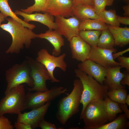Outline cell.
I'll return each mask as SVG.
<instances>
[{
	"label": "cell",
	"mask_w": 129,
	"mask_h": 129,
	"mask_svg": "<svg viewBox=\"0 0 129 129\" xmlns=\"http://www.w3.org/2000/svg\"><path fill=\"white\" fill-rule=\"evenodd\" d=\"M114 0H94V7L96 13L99 15L104 10L106 6L112 5Z\"/></svg>",
	"instance_id": "30"
},
{
	"label": "cell",
	"mask_w": 129,
	"mask_h": 129,
	"mask_svg": "<svg viewBox=\"0 0 129 129\" xmlns=\"http://www.w3.org/2000/svg\"><path fill=\"white\" fill-rule=\"evenodd\" d=\"M8 1V0H0V11L5 18L10 16L32 30L36 27L35 25L26 22L18 17L11 10Z\"/></svg>",
	"instance_id": "22"
},
{
	"label": "cell",
	"mask_w": 129,
	"mask_h": 129,
	"mask_svg": "<svg viewBox=\"0 0 129 129\" xmlns=\"http://www.w3.org/2000/svg\"><path fill=\"white\" fill-rule=\"evenodd\" d=\"M116 51V49H109L97 46H91L88 59L106 68L119 66V63L115 60L112 56L113 53Z\"/></svg>",
	"instance_id": "11"
},
{
	"label": "cell",
	"mask_w": 129,
	"mask_h": 129,
	"mask_svg": "<svg viewBox=\"0 0 129 129\" xmlns=\"http://www.w3.org/2000/svg\"><path fill=\"white\" fill-rule=\"evenodd\" d=\"M127 93L125 87L108 91L107 96L113 101L118 103L125 104Z\"/></svg>",
	"instance_id": "28"
},
{
	"label": "cell",
	"mask_w": 129,
	"mask_h": 129,
	"mask_svg": "<svg viewBox=\"0 0 129 129\" xmlns=\"http://www.w3.org/2000/svg\"><path fill=\"white\" fill-rule=\"evenodd\" d=\"M102 31L85 30L80 31L79 36L91 46H97Z\"/></svg>",
	"instance_id": "25"
},
{
	"label": "cell",
	"mask_w": 129,
	"mask_h": 129,
	"mask_svg": "<svg viewBox=\"0 0 129 129\" xmlns=\"http://www.w3.org/2000/svg\"><path fill=\"white\" fill-rule=\"evenodd\" d=\"M38 127L42 129H57L55 126L52 123L47 121L44 119L39 123Z\"/></svg>",
	"instance_id": "33"
},
{
	"label": "cell",
	"mask_w": 129,
	"mask_h": 129,
	"mask_svg": "<svg viewBox=\"0 0 129 129\" xmlns=\"http://www.w3.org/2000/svg\"><path fill=\"white\" fill-rule=\"evenodd\" d=\"M31 69L27 60L16 64L5 72V80L7 85L5 91L6 95L13 88L23 83L30 88L33 86V81L30 75Z\"/></svg>",
	"instance_id": "6"
},
{
	"label": "cell",
	"mask_w": 129,
	"mask_h": 129,
	"mask_svg": "<svg viewBox=\"0 0 129 129\" xmlns=\"http://www.w3.org/2000/svg\"><path fill=\"white\" fill-rule=\"evenodd\" d=\"M37 38L45 39L49 42L54 47L52 52V55L56 56L60 55L61 48L64 44V39L62 36L56 30H50L45 33L37 34Z\"/></svg>",
	"instance_id": "18"
},
{
	"label": "cell",
	"mask_w": 129,
	"mask_h": 129,
	"mask_svg": "<svg viewBox=\"0 0 129 129\" xmlns=\"http://www.w3.org/2000/svg\"><path fill=\"white\" fill-rule=\"evenodd\" d=\"M55 20L58 27L56 30L68 41L69 42L73 37L79 36L80 21L75 16H73L67 18L57 16L55 17Z\"/></svg>",
	"instance_id": "10"
},
{
	"label": "cell",
	"mask_w": 129,
	"mask_h": 129,
	"mask_svg": "<svg viewBox=\"0 0 129 129\" xmlns=\"http://www.w3.org/2000/svg\"><path fill=\"white\" fill-rule=\"evenodd\" d=\"M31 69L30 75L33 81V86L27 88L28 91L43 92L48 91L46 82L51 80L49 74L44 65L31 57H27L26 60Z\"/></svg>",
	"instance_id": "8"
},
{
	"label": "cell",
	"mask_w": 129,
	"mask_h": 129,
	"mask_svg": "<svg viewBox=\"0 0 129 129\" xmlns=\"http://www.w3.org/2000/svg\"><path fill=\"white\" fill-rule=\"evenodd\" d=\"M67 89L62 86H54L48 91L44 92L36 91L34 93L28 91L26 94L24 110L32 109L44 105L46 102H51L63 94L67 95Z\"/></svg>",
	"instance_id": "7"
},
{
	"label": "cell",
	"mask_w": 129,
	"mask_h": 129,
	"mask_svg": "<svg viewBox=\"0 0 129 129\" xmlns=\"http://www.w3.org/2000/svg\"><path fill=\"white\" fill-rule=\"evenodd\" d=\"M114 41L112 34L108 28L102 31L97 46L99 47L109 49H114Z\"/></svg>",
	"instance_id": "24"
},
{
	"label": "cell",
	"mask_w": 129,
	"mask_h": 129,
	"mask_svg": "<svg viewBox=\"0 0 129 129\" xmlns=\"http://www.w3.org/2000/svg\"><path fill=\"white\" fill-rule=\"evenodd\" d=\"M119 65L121 68H124L127 71H129V57L122 56L117 58Z\"/></svg>",
	"instance_id": "32"
},
{
	"label": "cell",
	"mask_w": 129,
	"mask_h": 129,
	"mask_svg": "<svg viewBox=\"0 0 129 129\" xmlns=\"http://www.w3.org/2000/svg\"><path fill=\"white\" fill-rule=\"evenodd\" d=\"M124 76L121 81L123 86L127 85L129 86V71L126 70L124 72Z\"/></svg>",
	"instance_id": "36"
},
{
	"label": "cell",
	"mask_w": 129,
	"mask_h": 129,
	"mask_svg": "<svg viewBox=\"0 0 129 129\" xmlns=\"http://www.w3.org/2000/svg\"><path fill=\"white\" fill-rule=\"evenodd\" d=\"M35 3L32 5L25 9H21V11L25 13L31 14L34 12H43L47 0H34Z\"/></svg>",
	"instance_id": "29"
},
{
	"label": "cell",
	"mask_w": 129,
	"mask_h": 129,
	"mask_svg": "<svg viewBox=\"0 0 129 129\" xmlns=\"http://www.w3.org/2000/svg\"><path fill=\"white\" fill-rule=\"evenodd\" d=\"M6 19L8 22L1 24L0 27L9 33L12 38L11 45L5 53L18 54L25 48H30L32 40L37 38V34L32 30L24 26L22 24L11 17Z\"/></svg>",
	"instance_id": "1"
},
{
	"label": "cell",
	"mask_w": 129,
	"mask_h": 129,
	"mask_svg": "<svg viewBox=\"0 0 129 129\" xmlns=\"http://www.w3.org/2000/svg\"><path fill=\"white\" fill-rule=\"evenodd\" d=\"M78 69L92 77L101 84H104L106 68L89 59L78 64Z\"/></svg>",
	"instance_id": "14"
},
{
	"label": "cell",
	"mask_w": 129,
	"mask_h": 129,
	"mask_svg": "<svg viewBox=\"0 0 129 129\" xmlns=\"http://www.w3.org/2000/svg\"><path fill=\"white\" fill-rule=\"evenodd\" d=\"M13 125L7 118L4 115L0 116V129H13Z\"/></svg>",
	"instance_id": "31"
},
{
	"label": "cell",
	"mask_w": 129,
	"mask_h": 129,
	"mask_svg": "<svg viewBox=\"0 0 129 129\" xmlns=\"http://www.w3.org/2000/svg\"><path fill=\"white\" fill-rule=\"evenodd\" d=\"M73 0H47L43 12L67 18L73 16Z\"/></svg>",
	"instance_id": "12"
},
{
	"label": "cell",
	"mask_w": 129,
	"mask_h": 129,
	"mask_svg": "<svg viewBox=\"0 0 129 129\" xmlns=\"http://www.w3.org/2000/svg\"><path fill=\"white\" fill-rule=\"evenodd\" d=\"M102 21L97 19H88L80 21L79 30H102L108 29V26Z\"/></svg>",
	"instance_id": "23"
},
{
	"label": "cell",
	"mask_w": 129,
	"mask_h": 129,
	"mask_svg": "<svg viewBox=\"0 0 129 129\" xmlns=\"http://www.w3.org/2000/svg\"><path fill=\"white\" fill-rule=\"evenodd\" d=\"M74 72L76 77L81 80L83 85L80 102L82 105L80 116V119H81L85 108L88 103L95 99H104L107 96L108 90L104 84H100L92 77L79 69H75Z\"/></svg>",
	"instance_id": "3"
},
{
	"label": "cell",
	"mask_w": 129,
	"mask_h": 129,
	"mask_svg": "<svg viewBox=\"0 0 129 129\" xmlns=\"http://www.w3.org/2000/svg\"><path fill=\"white\" fill-rule=\"evenodd\" d=\"M51 103V102H47L41 107L32 109L29 112L19 113L16 122L28 124L32 129L38 127L40 123L44 119L45 116Z\"/></svg>",
	"instance_id": "13"
},
{
	"label": "cell",
	"mask_w": 129,
	"mask_h": 129,
	"mask_svg": "<svg viewBox=\"0 0 129 129\" xmlns=\"http://www.w3.org/2000/svg\"><path fill=\"white\" fill-rule=\"evenodd\" d=\"M108 28L112 34L114 41V46L123 47L129 43V28L110 25Z\"/></svg>",
	"instance_id": "20"
},
{
	"label": "cell",
	"mask_w": 129,
	"mask_h": 129,
	"mask_svg": "<svg viewBox=\"0 0 129 129\" xmlns=\"http://www.w3.org/2000/svg\"><path fill=\"white\" fill-rule=\"evenodd\" d=\"M122 8L124 11L123 15L125 16H129V4L123 6Z\"/></svg>",
	"instance_id": "40"
},
{
	"label": "cell",
	"mask_w": 129,
	"mask_h": 129,
	"mask_svg": "<svg viewBox=\"0 0 129 129\" xmlns=\"http://www.w3.org/2000/svg\"><path fill=\"white\" fill-rule=\"evenodd\" d=\"M74 87L71 93L59 101L56 116L61 124H65L68 120L79 111L83 86L81 80L75 79Z\"/></svg>",
	"instance_id": "2"
},
{
	"label": "cell",
	"mask_w": 129,
	"mask_h": 129,
	"mask_svg": "<svg viewBox=\"0 0 129 129\" xmlns=\"http://www.w3.org/2000/svg\"><path fill=\"white\" fill-rule=\"evenodd\" d=\"M73 15L80 21L85 19H97L103 21L99 16L95 13L94 5L86 4L77 5L73 8Z\"/></svg>",
	"instance_id": "19"
},
{
	"label": "cell",
	"mask_w": 129,
	"mask_h": 129,
	"mask_svg": "<svg viewBox=\"0 0 129 129\" xmlns=\"http://www.w3.org/2000/svg\"><path fill=\"white\" fill-rule=\"evenodd\" d=\"M66 54L64 53L58 56L50 54L45 48L40 49L38 52L36 60L43 64L49 74L52 83L58 82L60 81L56 79L54 75V72L56 67L60 68L64 72L66 71L67 65L64 60Z\"/></svg>",
	"instance_id": "9"
},
{
	"label": "cell",
	"mask_w": 129,
	"mask_h": 129,
	"mask_svg": "<svg viewBox=\"0 0 129 129\" xmlns=\"http://www.w3.org/2000/svg\"><path fill=\"white\" fill-rule=\"evenodd\" d=\"M125 114H120L110 122L94 129H127L129 128V122Z\"/></svg>",
	"instance_id": "21"
},
{
	"label": "cell",
	"mask_w": 129,
	"mask_h": 129,
	"mask_svg": "<svg viewBox=\"0 0 129 129\" xmlns=\"http://www.w3.org/2000/svg\"><path fill=\"white\" fill-rule=\"evenodd\" d=\"M73 7L81 4L94 5V0H73Z\"/></svg>",
	"instance_id": "34"
},
{
	"label": "cell",
	"mask_w": 129,
	"mask_h": 129,
	"mask_svg": "<svg viewBox=\"0 0 129 129\" xmlns=\"http://www.w3.org/2000/svg\"><path fill=\"white\" fill-rule=\"evenodd\" d=\"M104 100L108 121L110 122L116 118L118 114L121 113L123 111L120 108L118 103L112 101L108 96L106 97Z\"/></svg>",
	"instance_id": "26"
},
{
	"label": "cell",
	"mask_w": 129,
	"mask_h": 129,
	"mask_svg": "<svg viewBox=\"0 0 129 129\" xmlns=\"http://www.w3.org/2000/svg\"><path fill=\"white\" fill-rule=\"evenodd\" d=\"M5 18L3 14L0 12V27L1 25V22L5 20Z\"/></svg>",
	"instance_id": "41"
},
{
	"label": "cell",
	"mask_w": 129,
	"mask_h": 129,
	"mask_svg": "<svg viewBox=\"0 0 129 129\" xmlns=\"http://www.w3.org/2000/svg\"><path fill=\"white\" fill-rule=\"evenodd\" d=\"M118 21L120 24H122L126 25H129V16H121L117 15Z\"/></svg>",
	"instance_id": "38"
},
{
	"label": "cell",
	"mask_w": 129,
	"mask_h": 129,
	"mask_svg": "<svg viewBox=\"0 0 129 129\" xmlns=\"http://www.w3.org/2000/svg\"><path fill=\"white\" fill-rule=\"evenodd\" d=\"M125 103L129 105V94H127L125 100Z\"/></svg>",
	"instance_id": "42"
},
{
	"label": "cell",
	"mask_w": 129,
	"mask_h": 129,
	"mask_svg": "<svg viewBox=\"0 0 129 129\" xmlns=\"http://www.w3.org/2000/svg\"><path fill=\"white\" fill-rule=\"evenodd\" d=\"M73 59L83 62L88 59L91 46L79 36L72 38L69 41Z\"/></svg>",
	"instance_id": "15"
},
{
	"label": "cell",
	"mask_w": 129,
	"mask_h": 129,
	"mask_svg": "<svg viewBox=\"0 0 129 129\" xmlns=\"http://www.w3.org/2000/svg\"><path fill=\"white\" fill-rule=\"evenodd\" d=\"M119 107L124 113V114L128 119H129V110L128 108V105L126 103H118Z\"/></svg>",
	"instance_id": "37"
},
{
	"label": "cell",
	"mask_w": 129,
	"mask_h": 129,
	"mask_svg": "<svg viewBox=\"0 0 129 129\" xmlns=\"http://www.w3.org/2000/svg\"><path fill=\"white\" fill-rule=\"evenodd\" d=\"M103 22L110 25L119 27L120 23L118 21L117 15L115 10H108L105 9L99 15Z\"/></svg>",
	"instance_id": "27"
},
{
	"label": "cell",
	"mask_w": 129,
	"mask_h": 129,
	"mask_svg": "<svg viewBox=\"0 0 129 129\" xmlns=\"http://www.w3.org/2000/svg\"><path fill=\"white\" fill-rule=\"evenodd\" d=\"M15 13L16 15L23 17V20L26 22L28 23L31 21L39 22L47 26L50 30H56L57 28V26L54 21V16L48 13L28 14L18 10H16Z\"/></svg>",
	"instance_id": "16"
},
{
	"label": "cell",
	"mask_w": 129,
	"mask_h": 129,
	"mask_svg": "<svg viewBox=\"0 0 129 129\" xmlns=\"http://www.w3.org/2000/svg\"><path fill=\"white\" fill-rule=\"evenodd\" d=\"M13 126L15 129H32L30 125L22 122H15Z\"/></svg>",
	"instance_id": "35"
},
{
	"label": "cell",
	"mask_w": 129,
	"mask_h": 129,
	"mask_svg": "<svg viewBox=\"0 0 129 129\" xmlns=\"http://www.w3.org/2000/svg\"><path fill=\"white\" fill-rule=\"evenodd\" d=\"M120 66L107 68V73L104 81L108 91L125 87L121 84L124 74L121 72Z\"/></svg>",
	"instance_id": "17"
},
{
	"label": "cell",
	"mask_w": 129,
	"mask_h": 129,
	"mask_svg": "<svg viewBox=\"0 0 129 129\" xmlns=\"http://www.w3.org/2000/svg\"><path fill=\"white\" fill-rule=\"evenodd\" d=\"M26 94L21 84L12 88L0 101V116L6 113L18 114L24 110Z\"/></svg>",
	"instance_id": "5"
},
{
	"label": "cell",
	"mask_w": 129,
	"mask_h": 129,
	"mask_svg": "<svg viewBox=\"0 0 129 129\" xmlns=\"http://www.w3.org/2000/svg\"><path fill=\"white\" fill-rule=\"evenodd\" d=\"M129 51V48L127 49L123 50L122 51L118 52L117 53L116 52L115 53H113L112 54V56L113 59L115 60L116 58L119 56H122V55Z\"/></svg>",
	"instance_id": "39"
},
{
	"label": "cell",
	"mask_w": 129,
	"mask_h": 129,
	"mask_svg": "<svg viewBox=\"0 0 129 129\" xmlns=\"http://www.w3.org/2000/svg\"><path fill=\"white\" fill-rule=\"evenodd\" d=\"M86 129H94L108 121L104 99H97L89 102L84 110L83 116Z\"/></svg>",
	"instance_id": "4"
}]
</instances>
